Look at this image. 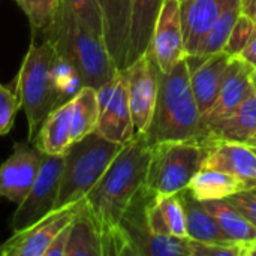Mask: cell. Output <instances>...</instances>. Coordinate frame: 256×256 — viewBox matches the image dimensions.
<instances>
[{
  "label": "cell",
  "instance_id": "14",
  "mask_svg": "<svg viewBox=\"0 0 256 256\" xmlns=\"http://www.w3.org/2000/svg\"><path fill=\"white\" fill-rule=\"evenodd\" d=\"M104 42L118 70L126 68L132 0H99Z\"/></svg>",
  "mask_w": 256,
  "mask_h": 256
},
{
  "label": "cell",
  "instance_id": "41",
  "mask_svg": "<svg viewBox=\"0 0 256 256\" xmlns=\"http://www.w3.org/2000/svg\"><path fill=\"white\" fill-rule=\"evenodd\" d=\"M250 82H252V87L256 90V69L252 70V75H250Z\"/></svg>",
  "mask_w": 256,
  "mask_h": 256
},
{
  "label": "cell",
  "instance_id": "30",
  "mask_svg": "<svg viewBox=\"0 0 256 256\" xmlns=\"http://www.w3.org/2000/svg\"><path fill=\"white\" fill-rule=\"evenodd\" d=\"M76 18L94 34L104 39V24H102V14L99 8V0H64Z\"/></svg>",
  "mask_w": 256,
  "mask_h": 256
},
{
  "label": "cell",
  "instance_id": "6",
  "mask_svg": "<svg viewBox=\"0 0 256 256\" xmlns=\"http://www.w3.org/2000/svg\"><path fill=\"white\" fill-rule=\"evenodd\" d=\"M204 158L206 142L200 140L153 144L146 188L154 195H174L188 189Z\"/></svg>",
  "mask_w": 256,
  "mask_h": 256
},
{
  "label": "cell",
  "instance_id": "9",
  "mask_svg": "<svg viewBox=\"0 0 256 256\" xmlns=\"http://www.w3.org/2000/svg\"><path fill=\"white\" fill-rule=\"evenodd\" d=\"M122 74L126 81L135 135H144L152 123L156 108L159 68L147 51L132 64L122 69Z\"/></svg>",
  "mask_w": 256,
  "mask_h": 256
},
{
  "label": "cell",
  "instance_id": "39",
  "mask_svg": "<svg viewBox=\"0 0 256 256\" xmlns=\"http://www.w3.org/2000/svg\"><path fill=\"white\" fill-rule=\"evenodd\" d=\"M246 256H256V238L252 242H248L246 244Z\"/></svg>",
  "mask_w": 256,
  "mask_h": 256
},
{
  "label": "cell",
  "instance_id": "38",
  "mask_svg": "<svg viewBox=\"0 0 256 256\" xmlns=\"http://www.w3.org/2000/svg\"><path fill=\"white\" fill-rule=\"evenodd\" d=\"M242 14L249 16L256 24V0H240Z\"/></svg>",
  "mask_w": 256,
  "mask_h": 256
},
{
  "label": "cell",
  "instance_id": "11",
  "mask_svg": "<svg viewBox=\"0 0 256 256\" xmlns=\"http://www.w3.org/2000/svg\"><path fill=\"white\" fill-rule=\"evenodd\" d=\"M148 52L160 72H170L186 57L180 0H165L154 24Z\"/></svg>",
  "mask_w": 256,
  "mask_h": 256
},
{
  "label": "cell",
  "instance_id": "3",
  "mask_svg": "<svg viewBox=\"0 0 256 256\" xmlns=\"http://www.w3.org/2000/svg\"><path fill=\"white\" fill-rule=\"evenodd\" d=\"M144 135L150 146L162 141H206L201 112L190 87L186 57L170 72L159 70L156 108Z\"/></svg>",
  "mask_w": 256,
  "mask_h": 256
},
{
  "label": "cell",
  "instance_id": "36",
  "mask_svg": "<svg viewBox=\"0 0 256 256\" xmlns=\"http://www.w3.org/2000/svg\"><path fill=\"white\" fill-rule=\"evenodd\" d=\"M72 225V224H70ZM70 225L68 228H64L51 243V246L48 248L45 256H64V249H66V243L69 238V232H70Z\"/></svg>",
  "mask_w": 256,
  "mask_h": 256
},
{
  "label": "cell",
  "instance_id": "13",
  "mask_svg": "<svg viewBox=\"0 0 256 256\" xmlns=\"http://www.w3.org/2000/svg\"><path fill=\"white\" fill-rule=\"evenodd\" d=\"M201 170L226 172L240 180L248 189L256 188V154L244 142L207 140Z\"/></svg>",
  "mask_w": 256,
  "mask_h": 256
},
{
  "label": "cell",
  "instance_id": "15",
  "mask_svg": "<svg viewBox=\"0 0 256 256\" xmlns=\"http://www.w3.org/2000/svg\"><path fill=\"white\" fill-rule=\"evenodd\" d=\"M234 58L236 57H231L228 52L220 51L195 64H188L190 72V87L201 117L214 104Z\"/></svg>",
  "mask_w": 256,
  "mask_h": 256
},
{
  "label": "cell",
  "instance_id": "2",
  "mask_svg": "<svg viewBox=\"0 0 256 256\" xmlns=\"http://www.w3.org/2000/svg\"><path fill=\"white\" fill-rule=\"evenodd\" d=\"M44 33L56 54L76 69L82 86L99 88L118 72L104 39L88 30L64 0H60Z\"/></svg>",
  "mask_w": 256,
  "mask_h": 256
},
{
  "label": "cell",
  "instance_id": "8",
  "mask_svg": "<svg viewBox=\"0 0 256 256\" xmlns=\"http://www.w3.org/2000/svg\"><path fill=\"white\" fill-rule=\"evenodd\" d=\"M62 171L63 154H45L33 186L12 216L14 232L30 226L57 207Z\"/></svg>",
  "mask_w": 256,
  "mask_h": 256
},
{
  "label": "cell",
  "instance_id": "27",
  "mask_svg": "<svg viewBox=\"0 0 256 256\" xmlns=\"http://www.w3.org/2000/svg\"><path fill=\"white\" fill-rule=\"evenodd\" d=\"M141 256H192V240L162 234H147L138 248Z\"/></svg>",
  "mask_w": 256,
  "mask_h": 256
},
{
  "label": "cell",
  "instance_id": "4",
  "mask_svg": "<svg viewBox=\"0 0 256 256\" xmlns=\"http://www.w3.org/2000/svg\"><path fill=\"white\" fill-rule=\"evenodd\" d=\"M56 50L45 39L42 44L32 40L16 76V96L26 112L28 124V141H33L46 116L62 105L52 78Z\"/></svg>",
  "mask_w": 256,
  "mask_h": 256
},
{
  "label": "cell",
  "instance_id": "29",
  "mask_svg": "<svg viewBox=\"0 0 256 256\" xmlns=\"http://www.w3.org/2000/svg\"><path fill=\"white\" fill-rule=\"evenodd\" d=\"M52 78H54V84L58 92L62 104L70 100L82 87L76 69L57 54H56L54 64H52Z\"/></svg>",
  "mask_w": 256,
  "mask_h": 256
},
{
  "label": "cell",
  "instance_id": "5",
  "mask_svg": "<svg viewBox=\"0 0 256 256\" xmlns=\"http://www.w3.org/2000/svg\"><path fill=\"white\" fill-rule=\"evenodd\" d=\"M123 146L108 141L96 132L74 141L63 154L57 207L86 200Z\"/></svg>",
  "mask_w": 256,
  "mask_h": 256
},
{
  "label": "cell",
  "instance_id": "1",
  "mask_svg": "<svg viewBox=\"0 0 256 256\" xmlns=\"http://www.w3.org/2000/svg\"><path fill=\"white\" fill-rule=\"evenodd\" d=\"M150 156L152 146L146 135H135L87 194L86 202L100 234L120 225L130 204L146 188Z\"/></svg>",
  "mask_w": 256,
  "mask_h": 256
},
{
  "label": "cell",
  "instance_id": "37",
  "mask_svg": "<svg viewBox=\"0 0 256 256\" xmlns=\"http://www.w3.org/2000/svg\"><path fill=\"white\" fill-rule=\"evenodd\" d=\"M238 57L243 58L246 63H249L252 68L256 69V32L254 33L252 39L249 40V44L246 45V48L242 51V54Z\"/></svg>",
  "mask_w": 256,
  "mask_h": 256
},
{
  "label": "cell",
  "instance_id": "21",
  "mask_svg": "<svg viewBox=\"0 0 256 256\" xmlns=\"http://www.w3.org/2000/svg\"><path fill=\"white\" fill-rule=\"evenodd\" d=\"M184 216H186V230L188 237L195 242H226L228 238L224 236L220 228L218 226L213 216L206 210L201 201H198L189 189L178 192Z\"/></svg>",
  "mask_w": 256,
  "mask_h": 256
},
{
  "label": "cell",
  "instance_id": "23",
  "mask_svg": "<svg viewBox=\"0 0 256 256\" xmlns=\"http://www.w3.org/2000/svg\"><path fill=\"white\" fill-rule=\"evenodd\" d=\"M242 14V8H240V0L232 2L222 14L216 20V22L212 26V28L206 33V36L201 39L196 51L194 56H186L188 58V64H195L216 52L224 51L228 38L231 34V30L236 24V21L238 20Z\"/></svg>",
  "mask_w": 256,
  "mask_h": 256
},
{
  "label": "cell",
  "instance_id": "24",
  "mask_svg": "<svg viewBox=\"0 0 256 256\" xmlns=\"http://www.w3.org/2000/svg\"><path fill=\"white\" fill-rule=\"evenodd\" d=\"M188 189L198 201H214L225 200L248 188L240 180L226 172L214 170H200L192 178Z\"/></svg>",
  "mask_w": 256,
  "mask_h": 256
},
{
  "label": "cell",
  "instance_id": "7",
  "mask_svg": "<svg viewBox=\"0 0 256 256\" xmlns=\"http://www.w3.org/2000/svg\"><path fill=\"white\" fill-rule=\"evenodd\" d=\"M86 207V200L56 207L30 226L15 231L0 246L2 256H45L54 238L68 228Z\"/></svg>",
  "mask_w": 256,
  "mask_h": 256
},
{
  "label": "cell",
  "instance_id": "25",
  "mask_svg": "<svg viewBox=\"0 0 256 256\" xmlns=\"http://www.w3.org/2000/svg\"><path fill=\"white\" fill-rule=\"evenodd\" d=\"M206 210L213 216L218 226L228 240L252 242L256 238V226L240 212L232 208L225 200L201 201Z\"/></svg>",
  "mask_w": 256,
  "mask_h": 256
},
{
  "label": "cell",
  "instance_id": "19",
  "mask_svg": "<svg viewBox=\"0 0 256 256\" xmlns=\"http://www.w3.org/2000/svg\"><path fill=\"white\" fill-rule=\"evenodd\" d=\"M45 154H64L74 142L72 99L54 108L38 129L33 141Z\"/></svg>",
  "mask_w": 256,
  "mask_h": 256
},
{
  "label": "cell",
  "instance_id": "17",
  "mask_svg": "<svg viewBox=\"0 0 256 256\" xmlns=\"http://www.w3.org/2000/svg\"><path fill=\"white\" fill-rule=\"evenodd\" d=\"M236 0H180L186 56H194L201 39Z\"/></svg>",
  "mask_w": 256,
  "mask_h": 256
},
{
  "label": "cell",
  "instance_id": "32",
  "mask_svg": "<svg viewBox=\"0 0 256 256\" xmlns=\"http://www.w3.org/2000/svg\"><path fill=\"white\" fill-rule=\"evenodd\" d=\"M248 242H195L192 240V256H246Z\"/></svg>",
  "mask_w": 256,
  "mask_h": 256
},
{
  "label": "cell",
  "instance_id": "10",
  "mask_svg": "<svg viewBox=\"0 0 256 256\" xmlns=\"http://www.w3.org/2000/svg\"><path fill=\"white\" fill-rule=\"evenodd\" d=\"M98 92L99 118L94 132L108 141L126 144L135 136L126 81L118 70L110 81L102 84Z\"/></svg>",
  "mask_w": 256,
  "mask_h": 256
},
{
  "label": "cell",
  "instance_id": "18",
  "mask_svg": "<svg viewBox=\"0 0 256 256\" xmlns=\"http://www.w3.org/2000/svg\"><path fill=\"white\" fill-rule=\"evenodd\" d=\"M256 132V90L230 114L210 123L206 128V141H232L246 142Z\"/></svg>",
  "mask_w": 256,
  "mask_h": 256
},
{
  "label": "cell",
  "instance_id": "40",
  "mask_svg": "<svg viewBox=\"0 0 256 256\" xmlns=\"http://www.w3.org/2000/svg\"><path fill=\"white\" fill-rule=\"evenodd\" d=\"M244 144H246V146H249V147L255 152V154H256V132L252 135V136H250V138H249V140H248V141H246V142H244Z\"/></svg>",
  "mask_w": 256,
  "mask_h": 256
},
{
  "label": "cell",
  "instance_id": "12",
  "mask_svg": "<svg viewBox=\"0 0 256 256\" xmlns=\"http://www.w3.org/2000/svg\"><path fill=\"white\" fill-rule=\"evenodd\" d=\"M45 153L36 146L16 142L12 154L0 165V196L16 206L33 186Z\"/></svg>",
  "mask_w": 256,
  "mask_h": 256
},
{
  "label": "cell",
  "instance_id": "16",
  "mask_svg": "<svg viewBox=\"0 0 256 256\" xmlns=\"http://www.w3.org/2000/svg\"><path fill=\"white\" fill-rule=\"evenodd\" d=\"M254 69L255 68H252L243 58H240V57L234 58V62L222 82L220 92H219L214 104L201 117L204 132L210 123H213V122L225 117L231 111H234L249 96V93L254 90L252 82H250V75H252Z\"/></svg>",
  "mask_w": 256,
  "mask_h": 256
},
{
  "label": "cell",
  "instance_id": "26",
  "mask_svg": "<svg viewBox=\"0 0 256 256\" xmlns=\"http://www.w3.org/2000/svg\"><path fill=\"white\" fill-rule=\"evenodd\" d=\"M99 118L98 92L93 87L82 86L72 98V134L74 141L94 132Z\"/></svg>",
  "mask_w": 256,
  "mask_h": 256
},
{
  "label": "cell",
  "instance_id": "20",
  "mask_svg": "<svg viewBox=\"0 0 256 256\" xmlns=\"http://www.w3.org/2000/svg\"><path fill=\"white\" fill-rule=\"evenodd\" d=\"M165 0H132L129 50L126 66L144 56L152 44L156 20L162 10Z\"/></svg>",
  "mask_w": 256,
  "mask_h": 256
},
{
  "label": "cell",
  "instance_id": "34",
  "mask_svg": "<svg viewBox=\"0 0 256 256\" xmlns=\"http://www.w3.org/2000/svg\"><path fill=\"white\" fill-rule=\"evenodd\" d=\"M20 108L21 105L16 93H12L10 88L0 84V136L6 135L12 129Z\"/></svg>",
  "mask_w": 256,
  "mask_h": 256
},
{
  "label": "cell",
  "instance_id": "33",
  "mask_svg": "<svg viewBox=\"0 0 256 256\" xmlns=\"http://www.w3.org/2000/svg\"><path fill=\"white\" fill-rule=\"evenodd\" d=\"M60 0H30L28 10L26 12L33 34L44 32L51 22Z\"/></svg>",
  "mask_w": 256,
  "mask_h": 256
},
{
  "label": "cell",
  "instance_id": "31",
  "mask_svg": "<svg viewBox=\"0 0 256 256\" xmlns=\"http://www.w3.org/2000/svg\"><path fill=\"white\" fill-rule=\"evenodd\" d=\"M256 32V24L246 15L240 14L238 20L236 21L231 34L228 38V42L224 48L225 52H228L231 57H238L242 51L246 48L249 40L252 39L254 33Z\"/></svg>",
  "mask_w": 256,
  "mask_h": 256
},
{
  "label": "cell",
  "instance_id": "28",
  "mask_svg": "<svg viewBox=\"0 0 256 256\" xmlns=\"http://www.w3.org/2000/svg\"><path fill=\"white\" fill-rule=\"evenodd\" d=\"M158 206L160 208L164 222L170 236L174 237H188L186 230V216L184 208L178 194L174 195H156Z\"/></svg>",
  "mask_w": 256,
  "mask_h": 256
},
{
  "label": "cell",
  "instance_id": "35",
  "mask_svg": "<svg viewBox=\"0 0 256 256\" xmlns=\"http://www.w3.org/2000/svg\"><path fill=\"white\" fill-rule=\"evenodd\" d=\"M225 201L232 208L240 212L246 219H249L256 226V188L237 192V194L225 198Z\"/></svg>",
  "mask_w": 256,
  "mask_h": 256
},
{
  "label": "cell",
  "instance_id": "22",
  "mask_svg": "<svg viewBox=\"0 0 256 256\" xmlns=\"http://www.w3.org/2000/svg\"><path fill=\"white\" fill-rule=\"evenodd\" d=\"M64 256H102L100 231L87 202L70 225Z\"/></svg>",
  "mask_w": 256,
  "mask_h": 256
}]
</instances>
